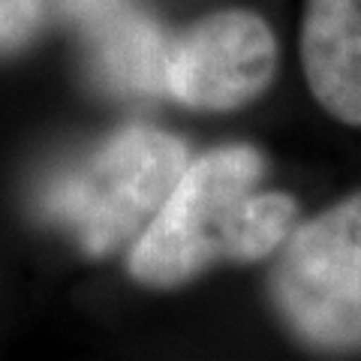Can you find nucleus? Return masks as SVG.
<instances>
[{
	"label": "nucleus",
	"instance_id": "4",
	"mask_svg": "<svg viewBox=\"0 0 361 361\" xmlns=\"http://www.w3.org/2000/svg\"><path fill=\"white\" fill-rule=\"evenodd\" d=\"M274 73V30L250 9L211 13L169 39L166 94L190 109H241L271 85Z\"/></svg>",
	"mask_w": 361,
	"mask_h": 361
},
{
	"label": "nucleus",
	"instance_id": "7",
	"mask_svg": "<svg viewBox=\"0 0 361 361\" xmlns=\"http://www.w3.org/2000/svg\"><path fill=\"white\" fill-rule=\"evenodd\" d=\"M49 0H0V54L21 49L45 16Z\"/></svg>",
	"mask_w": 361,
	"mask_h": 361
},
{
	"label": "nucleus",
	"instance_id": "1",
	"mask_svg": "<svg viewBox=\"0 0 361 361\" xmlns=\"http://www.w3.org/2000/svg\"><path fill=\"white\" fill-rule=\"evenodd\" d=\"M265 157L223 145L190 157L175 190L130 247L127 268L148 289H175L214 262H259L280 250L298 220L289 193L259 190Z\"/></svg>",
	"mask_w": 361,
	"mask_h": 361
},
{
	"label": "nucleus",
	"instance_id": "6",
	"mask_svg": "<svg viewBox=\"0 0 361 361\" xmlns=\"http://www.w3.org/2000/svg\"><path fill=\"white\" fill-rule=\"evenodd\" d=\"M94 30V61L99 78L121 90H166L169 37L151 18L130 13L127 6Z\"/></svg>",
	"mask_w": 361,
	"mask_h": 361
},
{
	"label": "nucleus",
	"instance_id": "8",
	"mask_svg": "<svg viewBox=\"0 0 361 361\" xmlns=\"http://www.w3.org/2000/svg\"><path fill=\"white\" fill-rule=\"evenodd\" d=\"M61 6L73 21H78V25H85L90 30V27H97L99 21L121 13V9L127 6V0H61Z\"/></svg>",
	"mask_w": 361,
	"mask_h": 361
},
{
	"label": "nucleus",
	"instance_id": "3",
	"mask_svg": "<svg viewBox=\"0 0 361 361\" xmlns=\"http://www.w3.org/2000/svg\"><path fill=\"white\" fill-rule=\"evenodd\" d=\"M268 295L304 346L361 349V190L289 232L271 268Z\"/></svg>",
	"mask_w": 361,
	"mask_h": 361
},
{
	"label": "nucleus",
	"instance_id": "5",
	"mask_svg": "<svg viewBox=\"0 0 361 361\" xmlns=\"http://www.w3.org/2000/svg\"><path fill=\"white\" fill-rule=\"evenodd\" d=\"M301 66L316 103L361 130V0L304 4Z\"/></svg>",
	"mask_w": 361,
	"mask_h": 361
},
{
	"label": "nucleus",
	"instance_id": "2",
	"mask_svg": "<svg viewBox=\"0 0 361 361\" xmlns=\"http://www.w3.org/2000/svg\"><path fill=\"white\" fill-rule=\"evenodd\" d=\"M190 163L187 145L157 127H123L61 169L42 211L87 256H109L154 220Z\"/></svg>",
	"mask_w": 361,
	"mask_h": 361
}]
</instances>
